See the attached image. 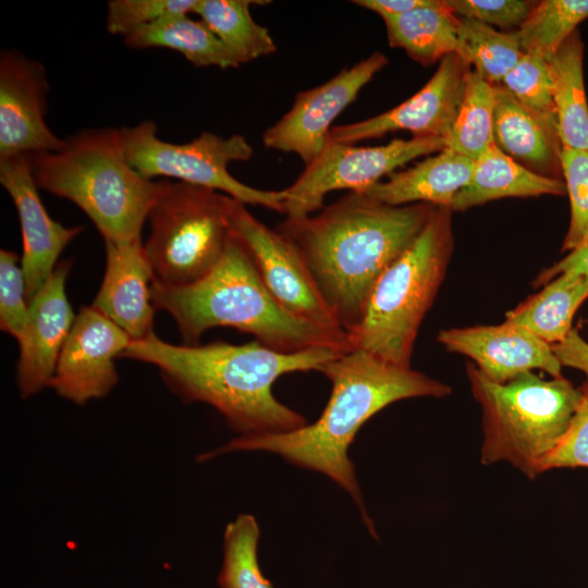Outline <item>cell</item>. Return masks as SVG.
Here are the masks:
<instances>
[{
	"label": "cell",
	"mask_w": 588,
	"mask_h": 588,
	"mask_svg": "<svg viewBox=\"0 0 588 588\" xmlns=\"http://www.w3.org/2000/svg\"><path fill=\"white\" fill-rule=\"evenodd\" d=\"M434 208L391 206L350 192L318 213L275 230L299 253L327 306L351 339L385 269L414 242Z\"/></svg>",
	"instance_id": "1"
},
{
	"label": "cell",
	"mask_w": 588,
	"mask_h": 588,
	"mask_svg": "<svg viewBox=\"0 0 588 588\" xmlns=\"http://www.w3.org/2000/svg\"><path fill=\"white\" fill-rule=\"evenodd\" d=\"M344 353L318 347L282 353L257 341L176 345L155 333L132 340L121 357L158 368L168 387L188 402L218 411L238 437L282 433L307 425L279 402L272 384L286 373L318 369Z\"/></svg>",
	"instance_id": "2"
},
{
	"label": "cell",
	"mask_w": 588,
	"mask_h": 588,
	"mask_svg": "<svg viewBox=\"0 0 588 588\" xmlns=\"http://www.w3.org/2000/svg\"><path fill=\"white\" fill-rule=\"evenodd\" d=\"M331 382L329 401L319 418L282 433L234 437L224 445L205 452L199 461L236 451H264L305 469L320 473L346 491L357 505L365 526L376 536L355 466L347 455L362 426L388 405L412 397H443L451 388L411 367L387 362L354 348L323 364L319 369Z\"/></svg>",
	"instance_id": "3"
},
{
	"label": "cell",
	"mask_w": 588,
	"mask_h": 588,
	"mask_svg": "<svg viewBox=\"0 0 588 588\" xmlns=\"http://www.w3.org/2000/svg\"><path fill=\"white\" fill-rule=\"evenodd\" d=\"M152 304L175 321L186 345L199 344L212 328L229 327L282 353L326 347L354 350L351 336L307 323L287 313L264 284L243 241L232 232L215 268L184 286L152 282Z\"/></svg>",
	"instance_id": "4"
},
{
	"label": "cell",
	"mask_w": 588,
	"mask_h": 588,
	"mask_svg": "<svg viewBox=\"0 0 588 588\" xmlns=\"http://www.w3.org/2000/svg\"><path fill=\"white\" fill-rule=\"evenodd\" d=\"M30 166L39 189L75 204L112 243L142 241L143 225L168 184L130 164L117 127L79 131L59 151L30 154Z\"/></svg>",
	"instance_id": "5"
},
{
	"label": "cell",
	"mask_w": 588,
	"mask_h": 588,
	"mask_svg": "<svg viewBox=\"0 0 588 588\" xmlns=\"http://www.w3.org/2000/svg\"><path fill=\"white\" fill-rule=\"evenodd\" d=\"M466 373L482 413L480 462H504L529 479L538 477L571 424L581 388L563 376L546 380L534 371L499 383L473 363Z\"/></svg>",
	"instance_id": "6"
},
{
	"label": "cell",
	"mask_w": 588,
	"mask_h": 588,
	"mask_svg": "<svg viewBox=\"0 0 588 588\" xmlns=\"http://www.w3.org/2000/svg\"><path fill=\"white\" fill-rule=\"evenodd\" d=\"M452 213L434 206L414 242L381 274L352 335L354 348L411 367L418 330L452 257Z\"/></svg>",
	"instance_id": "7"
},
{
	"label": "cell",
	"mask_w": 588,
	"mask_h": 588,
	"mask_svg": "<svg viewBox=\"0 0 588 588\" xmlns=\"http://www.w3.org/2000/svg\"><path fill=\"white\" fill-rule=\"evenodd\" d=\"M236 199L207 187L168 182L151 207L143 244L154 283L184 286L207 275L232 234Z\"/></svg>",
	"instance_id": "8"
},
{
	"label": "cell",
	"mask_w": 588,
	"mask_h": 588,
	"mask_svg": "<svg viewBox=\"0 0 588 588\" xmlns=\"http://www.w3.org/2000/svg\"><path fill=\"white\" fill-rule=\"evenodd\" d=\"M121 134L127 161L146 179H177L218 191L244 205L283 213V189H259L244 184L229 172L231 162L247 161L253 156V147L243 135L223 137L203 132L191 142L176 144L160 139L151 120L123 126Z\"/></svg>",
	"instance_id": "9"
},
{
	"label": "cell",
	"mask_w": 588,
	"mask_h": 588,
	"mask_svg": "<svg viewBox=\"0 0 588 588\" xmlns=\"http://www.w3.org/2000/svg\"><path fill=\"white\" fill-rule=\"evenodd\" d=\"M446 146L442 137L394 138L380 146L327 142L319 155L289 187L284 188L283 213L287 218L311 215L323 207L333 191L364 192L421 156Z\"/></svg>",
	"instance_id": "10"
},
{
	"label": "cell",
	"mask_w": 588,
	"mask_h": 588,
	"mask_svg": "<svg viewBox=\"0 0 588 588\" xmlns=\"http://www.w3.org/2000/svg\"><path fill=\"white\" fill-rule=\"evenodd\" d=\"M232 232L243 241L264 284L287 313L318 328L344 332L296 248L275 229L255 218L241 201L233 210Z\"/></svg>",
	"instance_id": "11"
},
{
	"label": "cell",
	"mask_w": 588,
	"mask_h": 588,
	"mask_svg": "<svg viewBox=\"0 0 588 588\" xmlns=\"http://www.w3.org/2000/svg\"><path fill=\"white\" fill-rule=\"evenodd\" d=\"M389 60L373 52L323 84L299 91L290 110L262 135L265 147L297 155L305 166L323 149L335 118Z\"/></svg>",
	"instance_id": "12"
},
{
	"label": "cell",
	"mask_w": 588,
	"mask_h": 588,
	"mask_svg": "<svg viewBox=\"0 0 588 588\" xmlns=\"http://www.w3.org/2000/svg\"><path fill=\"white\" fill-rule=\"evenodd\" d=\"M470 66L455 52L445 56L415 95L378 115L332 126L327 142L356 144L395 131L413 137H448L461 106Z\"/></svg>",
	"instance_id": "13"
},
{
	"label": "cell",
	"mask_w": 588,
	"mask_h": 588,
	"mask_svg": "<svg viewBox=\"0 0 588 588\" xmlns=\"http://www.w3.org/2000/svg\"><path fill=\"white\" fill-rule=\"evenodd\" d=\"M132 339L102 313L84 306L75 316L49 388L76 405L105 397L119 381L114 359Z\"/></svg>",
	"instance_id": "14"
},
{
	"label": "cell",
	"mask_w": 588,
	"mask_h": 588,
	"mask_svg": "<svg viewBox=\"0 0 588 588\" xmlns=\"http://www.w3.org/2000/svg\"><path fill=\"white\" fill-rule=\"evenodd\" d=\"M49 83L41 63L16 49L0 54V158L59 151L64 139L47 125Z\"/></svg>",
	"instance_id": "15"
},
{
	"label": "cell",
	"mask_w": 588,
	"mask_h": 588,
	"mask_svg": "<svg viewBox=\"0 0 588 588\" xmlns=\"http://www.w3.org/2000/svg\"><path fill=\"white\" fill-rule=\"evenodd\" d=\"M0 183L12 198L20 220L21 267L29 304L56 269L63 249L84 228L64 226L49 216L32 172L30 154L0 158Z\"/></svg>",
	"instance_id": "16"
},
{
	"label": "cell",
	"mask_w": 588,
	"mask_h": 588,
	"mask_svg": "<svg viewBox=\"0 0 588 588\" xmlns=\"http://www.w3.org/2000/svg\"><path fill=\"white\" fill-rule=\"evenodd\" d=\"M437 339L448 351L469 357L494 382L504 383L534 370L544 371L551 378L562 376V365L552 345L507 321L444 329Z\"/></svg>",
	"instance_id": "17"
},
{
	"label": "cell",
	"mask_w": 588,
	"mask_h": 588,
	"mask_svg": "<svg viewBox=\"0 0 588 588\" xmlns=\"http://www.w3.org/2000/svg\"><path fill=\"white\" fill-rule=\"evenodd\" d=\"M72 266L61 260L29 302L28 318L19 339L16 383L23 399L49 388L62 346L75 314L69 303L65 283Z\"/></svg>",
	"instance_id": "18"
},
{
	"label": "cell",
	"mask_w": 588,
	"mask_h": 588,
	"mask_svg": "<svg viewBox=\"0 0 588 588\" xmlns=\"http://www.w3.org/2000/svg\"><path fill=\"white\" fill-rule=\"evenodd\" d=\"M106 270L91 306L102 313L132 340L154 332L152 272L142 241L105 242Z\"/></svg>",
	"instance_id": "19"
},
{
	"label": "cell",
	"mask_w": 588,
	"mask_h": 588,
	"mask_svg": "<svg viewBox=\"0 0 588 588\" xmlns=\"http://www.w3.org/2000/svg\"><path fill=\"white\" fill-rule=\"evenodd\" d=\"M494 145L526 169L562 179L558 125L531 113L502 84L494 85Z\"/></svg>",
	"instance_id": "20"
},
{
	"label": "cell",
	"mask_w": 588,
	"mask_h": 588,
	"mask_svg": "<svg viewBox=\"0 0 588 588\" xmlns=\"http://www.w3.org/2000/svg\"><path fill=\"white\" fill-rule=\"evenodd\" d=\"M474 164L470 158L444 148L362 193L391 206L426 203L451 207L455 195L468 183Z\"/></svg>",
	"instance_id": "21"
},
{
	"label": "cell",
	"mask_w": 588,
	"mask_h": 588,
	"mask_svg": "<svg viewBox=\"0 0 588 588\" xmlns=\"http://www.w3.org/2000/svg\"><path fill=\"white\" fill-rule=\"evenodd\" d=\"M566 194L564 180L537 174L505 155L494 144L475 160L468 183L455 195L452 211L505 198Z\"/></svg>",
	"instance_id": "22"
},
{
	"label": "cell",
	"mask_w": 588,
	"mask_h": 588,
	"mask_svg": "<svg viewBox=\"0 0 588 588\" xmlns=\"http://www.w3.org/2000/svg\"><path fill=\"white\" fill-rule=\"evenodd\" d=\"M588 298V279L563 271L542 289L505 314V321L520 326L550 345L562 342L573 328V318Z\"/></svg>",
	"instance_id": "23"
},
{
	"label": "cell",
	"mask_w": 588,
	"mask_h": 588,
	"mask_svg": "<svg viewBox=\"0 0 588 588\" xmlns=\"http://www.w3.org/2000/svg\"><path fill=\"white\" fill-rule=\"evenodd\" d=\"M584 42L578 30L549 60L559 136L563 147L588 150V103L584 83Z\"/></svg>",
	"instance_id": "24"
},
{
	"label": "cell",
	"mask_w": 588,
	"mask_h": 588,
	"mask_svg": "<svg viewBox=\"0 0 588 588\" xmlns=\"http://www.w3.org/2000/svg\"><path fill=\"white\" fill-rule=\"evenodd\" d=\"M389 45L403 49L424 66L455 52L457 16L445 0L400 15L383 16Z\"/></svg>",
	"instance_id": "25"
},
{
	"label": "cell",
	"mask_w": 588,
	"mask_h": 588,
	"mask_svg": "<svg viewBox=\"0 0 588 588\" xmlns=\"http://www.w3.org/2000/svg\"><path fill=\"white\" fill-rule=\"evenodd\" d=\"M133 49L167 48L181 52L198 68H237L240 62L199 19L188 14L164 16L124 38Z\"/></svg>",
	"instance_id": "26"
},
{
	"label": "cell",
	"mask_w": 588,
	"mask_h": 588,
	"mask_svg": "<svg viewBox=\"0 0 588 588\" xmlns=\"http://www.w3.org/2000/svg\"><path fill=\"white\" fill-rule=\"evenodd\" d=\"M267 3L270 1L198 0L194 13L243 64L277 51L268 28L258 24L249 10L252 4Z\"/></svg>",
	"instance_id": "27"
},
{
	"label": "cell",
	"mask_w": 588,
	"mask_h": 588,
	"mask_svg": "<svg viewBox=\"0 0 588 588\" xmlns=\"http://www.w3.org/2000/svg\"><path fill=\"white\" fill-rule=\"evenodd\" d=\"M456 32L455 53L492 85L501 84L524 54L518 29L497 30L481 22L457 16Z\"/></svg>",
	"instance_id": "28"
},
{
	"label": "cell",
	"mask_w": 588,
	"mask_h": 588,
	"mask_svg": "<svg viewBox=\"0 0 588 588\" xmlns=\"http://www.w3.org/2000/svg\"><path fill=\"white\" fill-rule=\"evenodd\" d=\"M494 85L471 70L445 148L477 160L493 145Z\"/></svg>",
	"instance_id": "29"
},
{
	"label": "cell",
	"mask_w": 588,
	"mask_h": 588,
	"mask_svg": "<svg viewBox=\"0 0 588 588\" xmlns=\"http://www.w3.org/2000/svg\"><path fill=\"white\" fill-rule=\"evenodd\" d=\"M588 19V0H542L536 2L519 27L524 53L550 60L560 46Z\"/></svg>",
	"instance_id": "30"
},
{
	"label": "cell",
	"mask_w": 588,
	"mask_h": 588,
	"mask_svg": "<svg viewBox=\"0 0 588 588\" xmlns=\"http://www.w3.org/2000/svg\"><path fill=\"white\" fill-rule=\"evenodd\" d=\"M259 525L250 514H238L225 526L218 576L221 588H273L259 566Z\"/></svg>",
	"instance_id": "31"
},
{
	"label": "cell",
	"mask_w": 588,
	"mask_h": 588,
	"mask_svg": "<svg viewBox=\"0 0 588 588\" xmlns=\"http://www.w3.org/2000/svg\"><path fill=\"white\" fill-rule=\"evenodd\" d=\"M501 84L531 113L558 125L548 60L524 53Z\"/></svg>",
	"instance_id": "32"
},
{
	"label": "cell",
	"mask_w": 588,
	"mask_h": 588,
	"mask_svg": "<svg viewBox=\"0 0 588 588\" xmlns=\"http://www.w3.org/2000/svg\"><path fill=\"white\" fill-rule=\"evenodd\" d=\"M562 176L571 204V220L562 250H573L588 237V150L563 147Z\"/></svg>",
	"instance_id": "33"
},
{
	"label": "cell",
	"mask_w": 588,
	"mask_h": 588,
	"mask_svg": "<svg viewBox=\"0 0 588 588\" xmlns=\"http://www.w3.org/2000/svg\"><path fill=\"white\" fill-rule=\"evenodd\" d=\"M198 0H111L107 29L123 38L164 16L194 13Z\"/></svg>",
	"instance_id": "34"
},
{
	"label": "cell",
	"mask_w": 588,
	"mask_h": 588,
	"mask_svg": "<svg viewBox=\"0 0 588 588\" xmlns=\"http://www.w3.org/2000/svg\"><path fill=\"white\" fill-rule=\"evenodd\" d=\"M17 261L14 252L0 250V328L16 341L24 331L29 310L25 277Z\"/></svg>",
	"instance_id": "35"
},
{
	"label": "cell",
	"mask_w": 588,
	"mask_h": 588,
	"mask_svg": "<svg viewBox=\"0 0 588 588\" xmlns=\"http://www.w3.org/2000/svg\"><path fill=\"white\" fill-rule=\"evenodd\" d=\"M451 11L504 32L517 30L536 2L525 0H445Z\"/></svg>",
	"instance_id": "36"
},
{
	"label": "cell",
	"mask_w": 588,
	"mask_h": 588,
	"mask_svg": "<svg viewBox=\"0 0 588 588\" xmlns=\"http://www.w3.org/2000/svg\"><path fill=\"white\" fill-rule=\"evenodd\" d=\"M588 467V384L581 387V397L571 424L560 443L546 458L542 470Z\"/></svg>",
	"instance_id": "37"
},
{
	"label": "cell",
	"mask_w": 588,
	"mask_h": 588,
	"mask_svg": "<svg viewBox=\"0 0 588 588\" xmlns=\"http://www.w3.org/2000/svg\"><path fill=\"white\" fill-rule=\"evenodd\" d=\"M552 350L562 366L584 372L588 384V342L577 329H573L562 342L553 344Z\"/></svg>",
	"instance_id": "38"
},
{
	"label": "cell",
	"mask_w": 588,
	"mask_h": 588,
	"mask_svg": "<svg viewBox=\"0 0 588 588\" xmlns=\"http://www.w3.org/2000/svg\"><path fill=\"white\" fill-rule=\"evenodd\" d=\"M563 271H572L588 279V237L563 259L543 269L532 284L535 287L542 286Z\"/></svg>",
	"instance_id": "39"
},
{
	"label": "cell",
	"mask_w": 588,
	"mask_h": 588,
	"mask_svg": "<svg viewBox=\"0 0 588 588\" xmlns=\"http://www.w3.org/2000/svg\"><path fill=\"white\" fill-rule=\"evenodd\" d=\"M431 1L432 0H355L353 3L383 17L411 12L430 4Z\"/></svg>",
	"instance_id": "40"
}]
</instances>
